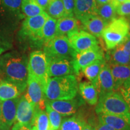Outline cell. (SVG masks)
I'll return each instance as SVG.
<instances>
[{
  "label": "cell",
  "mask_w": 130,
  "mask_h": 130,
  "mask_svg": "<svg viewBox=\"0 0 130 130\" xmlns=\"http://www.w3.org/2000/svg\"><path fill=\"white\" fill-rule=\"evenodd\" d=\"M28 59L25 55L7 53L1 59V68L4 79L16 84L24 93L27 86Z\"/></svg>",
  "instance_id": "1"
},
{
  "label": "cell",
  "mask_w": 130,
  "mask_h": 130,
  "mask_svg": "<svg viewBox=\"0 0 130 130\" xmlns=\"http://www.w3.org/2000/svg\"><path fill=\"white\" fill-rule=\"evenodd\" d=\"M78 90L77 79L74 75L50 78L45 91L47 100H68L74 99Z\"/></svg>",
  "instance_id": "2"
},
{
  "label": "cell",
  "mask_w": 130,
  "mask_h": 130,
  "mask_svg": "<svg viewBox=\"0 0 130 130\" xmlns=\"http://www.w3.org/2000/svg\"><path fill=\"white\" fill-rule=\"evenodd\" d=\"M96 112L98 115L103 113L120 116L130 124V110L122 96L118 91L100 98Z\"/></svg>",
  "instance_id": "3"
},
{
  "label": "cell",
  "mask_w": 130,
  "mask_h": 130,
  "mask_svg": "<svg viewBox=\"0 0 130 130\" xmlns=\"http://www.w3.org/2000/svg\"><path fill=\"white\" fill-rule=\"evenodd\" d=\"M129 34L128 19L125 17L115 19L107 25L101 36L107 50H113L127 38Z\"/></svg>",
  "instance_id": "4"
},
{
  "label": "cell",
  "mask_w": 130,
  "mask_h": 130,
  "mask_svg": "<svg viewBox=\"0 0 130 130\" xmlns=\"http://www.w3.org/2000/svg\"><path fill=\"white\" fill-rule=\"evenodd\" d=\"M43 52L47 57L63 58L70 60H74L77 54L66 36H56L44 45Z\"/></svg>",
  "instance_id": "5"
},
{
  "label": "cell",
  "mask_w": 130,
  "mask_h": 130,
  "mask_svg": "<svg viewBox=\"0 0 130 130\" xmlns=\"http://www.w3.org/2000/svg\"><path fill=\"white\" fill-rule=\"evenodd\" d=\"M48 58L43 51H35L30 54L28 61V74L36 78L45 89L50 78L48 74Z\"/></svg>",
  "instance_id": "6"
},
{
  "label": "cell",
  "mask_w": 130,
  "mask_h": 130,
  "mask_svg": "<svg viewBox=\"0 0 130 130\" xmlns=\"http://www.w3.org/2000/svg\"><path fill=\"white\" fill-rule=\"evenodd\" d=\"M49 16L45 12L41 14L27 18L22 23L21 32L24 36L28 37L32 40L42 43L41 31Z\"/></svg>",
  "instance_id": "7"
},
{
  "label": "cell",
  "mask_w": 130,
  "mask_h": 130,
  "mask_svg": "<svg viewBox=\"0 0 130 130\" xmlns=\"http://www.w3.org/2000/svg\"><path fill=\"white\" fill-rule=\"evenodd\" d=\"M67 37L71 46L77 53L100 47L96 37L84 30L76 31L69 34Z\"/></svg>",
  "instance_id": "8"
},
{
  "label": "cell",
  "mask_w": 130,
  "mask_h": 130,
  "mask_svg": "<svg viewBox=\"0 0 130 130\" xmlns=\"http://www.w3.org/2000/svg\"><path fill=\"white\" fill-rule=\"evenodd\" d=\"M27 92L24 94L30 102L35 105L38 109L45 110L46 107L45 89L42 84L31 75H28Z\"/></svg>",
  "instance_id": "9"
},
{
  "label": "cell",
  "mask_w": 130,
  "mask_h": 130,
  "mask_svg": "<svg viewBox=\"0 0 130 130\" xmlns=\"http://www.w3.org/2000/svg\"><path fill=\"white\" fill-rule=\"evenodd\" d=\"M47 58L49 78L60 77L75 74L73 66V60L63 58Z\"/></svg>",
  "instance_id": "10"
},
{
  "label": "cell",
  "mask_w": 130,
  "mask_h": 130,
  "mask_svg": "<svg viewBox=\"0 0 130 130\" xmlns=\"http://www.w3.org/2000/svg\"><path fill=\"white\" fill-rule=\"evenodd\" d=\"M35 113V105L27 100L25 95L19 98L16 111V122L23 123L31 128Z\"/></svg>",
  "instance_id": "11"
},
{
  "label": "cell",
  "mask_w": 130,
  "mask_h": 130,
  "mask_svg": "<svg viewBox=\"0 0 130 130\" xmlns=\"http://www.w3.org/2000/svg\"><path fill=\"white\" fill-rule=\"evenodd\" d=\"M103 58H104V53L100 47L80 53H77L75 58L73 60L75 73L76 75H78L79 72L83 68L98 60Z\"/></svg>",
  "instance_id": "12"
},
{
  "label": "cell",
  "mask_w": 130,
  "mask_h": 130,
  "mask_svg": "<svg viewBox=\"0 0 130 130\" xmlns=\"http://www.w3.org/2000/svg\"><path fill=\"white\" fill-rule=\"evenodd\" d=\"M19 98L1 101V124L10 128L16 122V111Z\"/></svg>",
  "instance_id": "13"
},
{
  "label": "cell",
  "mask_w": 130,
  "mask_h": 130,
  "mask_svg": "<svg viewBox=\"0 0 130 130\" xmlns=\"http://www.w3.org/2000/svg\"><path fill=\"white\" fill-rule=\"evenodd\" d=\"M97 89L99 98L114 92L113 78L108 63H105L99 75Z\"/></svg>",
  "instance_id": "14"
},
{
  "label": "cell",
  "mask_w": 130,
  "mask_h": 130,
  "mask_svg": "<svg viewBox=\"0 0 130 130\" xmlns=\"http://www.w3.org/2000/svg\"><path fill=\"white\" fill-rule=\"evenodd\" d=\"M96 10L95 0H75L74 16L80 22L97 14Z\"/></svg>",
  "instance_id": "15"
},
{
  "label": "cell",
  "mask_w": 130,
  "mask_h": 130,
  "mask_svg": "<svg viewBox=\"0 0 130 130\" xmlns=\"http://www.w3.org/2000/svg\"><path fill=\"white\" fill-rule=\"evenodd\" d=\"M81 23L84 31L96 37H101L102 32L109 24L97 14L81 21Z\"/></svg>",
  "instance_id": "16"
},
{
  "label": "cell",
  "mask_w": 130,
  "mask_h": 130,
  "mask_svg": "<svg viewBox=\"0 0 130 130\" xmlns=\"http://www.w3.org/2000/svg\"><path fill=\"white\" fill-rule=\"evenodd\" d=\"M46 102L55 111L60 114L61 116H68L74 115L77 111L78 102L76 100H46Z\"/></svg>",
  "instance_id": "17"
},
{
  "label": "cell",
  "mask_w": 130,
  "mask_h": 130,
  "mask_svg": "<svg viewBox=\"0 0 130 130\" xmlns=\"http://www.w3.org/2000/svg\"><path fill=\"white\" fill-rule=\"evenodd\" d=\"M114 80V91L119 89L126 81L130 79V66L108 64Z\"/></svg>",
  "instance_id": "18"
},
{
  "label": "cell",
  "mask_w": 130,
  "mask_h": 130,
  "mask_svg": "<svg viewBox=\"0 0 130 130\" xmlns=\"http://www.w3.org/2000/svg\"><path fill=\"white\" fill-rule=\"evenodd\" d=\"M81 30L78 20L74 16H64L57 22V36H67Z\"/></svg>",
  "instance_id": "19"
},
{
  "label": "cell",
  "mask_w": 130,
  "mask_h": 130,
  "mask_svg": "<svg viewBox=\"0 0 130 130\" xmlns=\"http://www.w3.org/2000/svg\"><path fill=\"white\" fill-rule=\"evenodd\" d=\"M79 93L83 100L90 105H95L99 100L98 91L90 81H84L79 84Z\"/></svg>",
  "instance_id": "20"
},
{
  "label": "cell",
  "mask_w": 130,
  "mask_h": 130,
  "mask_svg": "<svg viewBox=\"0 0 130 130\" xmlns=\"http://www.w3.org/2000/svg\"><path fill=\"white\" fill-rule=\"evenodd\" d=\"M100 122L108 125L115 130H130V124L124 119L116 115L99 114Z\"/></svg>",
  "instance_id": "21"
},
{
  "label": "cell",
  "mask_w": 130,
  "mask_h": 130,
  "mask_svg": "<svg viewBox=\"0 0 130 130\" xmlns=\"http://www.w3.org/2000/svg\"><path fill=\"white\" fill-rule=\"evenodd\" d=\"M22 92L16 84L6 80L0 81V101H6L19 98Z\"/></svg>",
  "instance_id": "22"
},
{
  "label": "cell",
  "mask_w": 130,
  "mask_h": 130,
  "mask_svg": "<svg viewBox=\"0 0 130 130\" xmlns=\"http://www.w3.org/2000/svg\"><path fill=\"white\" fill-rule=\"evenodd\" d=\"M105 63L106 62L104 58L98 60L81 70L84 75L89 79V81L93 83L96 88L99 75Z\"/></svg>",
  "instance_id": "23"
},
{
  "label": "cell",
  "mask_w": 130,
  "mask_h": 130,
  "mask_svg": "<svg viewBox=\"0 0 130 130\" xmlns=\"http://www.w3.org/2000/svg\"><path fill=\"white\" fill-rule=\"evenodd\" d=\"M108 57V64L130 66V56L124 51L121 45L111 50Z\"/></svg>",
  "instance_id": "24"
},
{
  "label": "cell",
  "mask_w": 130,
  "mask_h": 130,
  "mask_svg": "<svg viewBox=\"0 0 130 130\" xmlns=\"http://www.w3.org/2000/svg\"><path fill=\"white\" fill-rule=\"evenodd\" d=\"M57 20L49 16L41 31V41L43 45L46 44L57 36Z\"/></svg>",
  "instance_id": "25"
},
{
  "label": "cell",
  "mask_w": 130,
  "mask_h": 130,
  "mask_svg": "<svg viewBox=\"0 0 130 130\" xmlns=\"http://www.w3.org/2000/svg\"><path fill=\"white\" fill-rule=\"evenodd\" d=\"M118 4L115 1L97 6L96 14L108 23L116 18V7Z\"/></svg>",
  "instance_id": "26"
},
{
  "label": "cell",
  "mask_w": 130,
  "mask_h": 130,
  "mask_svg": "<svg viewBox=\"0 0 130 130\" xmlns=\"http://www.w3.org/2000/svg\"><path fill=\"white\" fill-rule=\"evenodd\" d=\"M45 12L50 17L57 20L66 16L61 0H51Z\"/></svg>",
  "instance_id": "27"
},
{
  "label": "cell",
  "mask_w": 130,
  "mask_h": 130,
  "mask_svg": "<svg viewBox=\"0 0 130 130\" xmlns=\"http://www.w3.org/2000/svg\"><path fill=\"white\" fill-rule=\"evenodd\" d=\"M21 10L27 18L32 17L45 12L35 0H22Z\"/></svg>",
  "instance_id": "28"
},
{
  "label": "cell",
  "mask_w": 130,
  "mask_h": 130,
  "mask_svg": "<svg viewBox=\"0 0 130 130\" xmlns=\"http://www.w3.org/2000/svg\"><path fill=\"white\" fill-rule=\"evenodd\" d=\"M32 126H35L37 130H51L50 121L46 110L36 108Z\"/></svg>",
  "instance_id": "29"
},
{
  "label": "cell",
  "mask_w": 130,
  "mask_h": 130,
  "mask_svg": "<svg viewBox=\"0 0 130 130\" xmlns=\"http://www.w3.org/2000/svg\"><path fill=\"white\" fill-rule=\"evenodd\" d=\"M86 124L82 119L73 116L63 120L60 130H83Z\"/></svg>",
  "instance_id": "30"
},
{
  "label": "cell",
  "mask_w": 130,
  "mask_h": 130,
  "mask_svg": "<svg viewBox=\"0 0 130 130\" xmlns=\"http://www.w3.org/2000/svg\"><path fill=\"white\" fill-rule=\"evenodd\" d=\"M45 104H46L45 110H46L49 121H50L51 130H58L60 129L61 122H62L61 115L58 112L54 110L46 102H45Z\"/></svg>",
  "instance_id": "31"
},
{
  "label": "cell",
  "mask_w": 130,
  "mask_h": 130,
  "mask_svg": "<svg viewBox=\"0 0 130 130\" xmlns=\"http://www.w3.org/2000/svg\"><path fill=\"white\" fill-rule=\"evenodd\" d=\"M22 0H0V4L9 12L19 13Z\"/></svg>",
  "instance_id": "32"
},
{
  "label": "cell",
  "mask_w": 130,
  "mask_h": 130,
  "mask_svg": "<svg viewBox=\"0 0 130 130\" xmlns=\"http://www.w3.org/2000/svg\"><path fill=\"white\" fill-rule=\"evenodd\" d=\"M118 92H119L125 101L130 110V79L126 81L121 87L119 89Z\"/></svg>",
  "instance_id": "33"
},
{
  "label": "cell",
  "mask_w": 130,
  "mask_h": 130,
  "mask_svg": "<svg viewBox=\"0 0 130 130\" xmlns=\"http://www.w3.org/2000/svg\"><path fill=\"white\" fill-rule=\"evenodd\" d=\"M116 13L122 17H130V0L118 5L116 7Z\"/></svg>",
  "instance_id": "34"
},
{
  "label": "cell",
  "mask_w": 130,
  "mask_h": 130,
  "mask_svg": "<svg viewBox=\"0 0 130 130\" xmlns=\"http://www.w3.org/2000/svg\"><path fill=\"white\" fill-rule=\"evenodd\" d=\"M66 16H74L75 0H61Z\"/></svg>",
  "instance_id": "35"
},
{
  "label": "cell",
  "mask_w": 130,
  "mask_h": 130,
  "mask_svg": "<svg viewBox=\"0 0 130 130\" xmlns=\"http://www.w3.org/2000/svg\"><path fill=\"white\" fill-rule=\"evenodd\" d=\"M30 126L24 125L23 123L15 122L13 125V126L11 130H30Z\"/></svg>",
  "instance_id": "36"
},
{
  "label": "cell",
  "mask_w": 130,
  "mask_h": 130,
  "mask_svg": "<svg viewBox=\"0 0 130 130\" xmlns=\"http://www.w3.org/2000/svg\"><path fill=\"white\" fill-rule=\"evenodd\" d=\"M121 45L122 46L124 51L130 56V35Z\"/></svg>",
  "instance_id": "37"
},
{
  "label": "cell",
  "mask_w": 130,
  "mask_h": 130,
  "mask_svg": "<svg viewBox=\"0 0 130 130\" xmlns=\"http://www.w3.org/2000/svg\"><path fill=\"white\" fill-rule=\"evenodd\" d=\"M35 1L43 10L45 11L51 0H35Z\"/></svg>",
  "instance_id": "38"
},
{
  "label": "cell",
  "mask_w": 130,
  "mask_h": 130,
  "mask_svg": "<svg viewBox=\"0 0 130 130\" xmlns=\"http://www.w3.org/2000/svg\"><path fill=\"white\" fill-rule=\"evenodd\" d=\"M95 130H115L113 128L108 125L105 124V123L100 122L99 124L95 128Z\"/></svg>",
  "instance_id": "39"
},
{
  "label": "cell",
  "mask_w": 130,
  "mask_h": 130,
  "mask_svg": "<svg viewBox=\"0 0 130 130\" xmlns=\"http://www.w3.org/2000/svg\"><path fill=\"white\" fill-rule=\"evenodd\" d=\"M112 1H113V0H95L97 6L107 4V3L111 2Z\"/></svg>",
  "instance_id": "40"
},
{
  "label": "cell",
  "mask_w": 130,
  "mask_h": 130,
  "mask_svg": "<svg viewBox=\"0 0 130 130\" xmlns=\"http://www.w3.org/2000/svg\"><path fill=\"white\" fill-rule=\"evenodd\" d=\"M83 130H95V128L92 127V126L90 125L86 124V125L84 126V127Z\"/></svg>",
  "instance_id": "41"
},
{
  "label": "cell",
  "mask_w": 130,
  "mask_h": 130,
  "mask_svg": "<svg viewBox=\"0 0 130 130\" xmlns=\"http://www.w3.org/2000/svg\"><path fill=\"white\" fill-rule=\"evenodd\" d=\"M113 1H115L117 4L119 5V4H121V3L125 2L126 1H128V0H113Z\"/></svg>",
  "instance_id": "42"
},
{
  "label": "cell",
  "mask_w": 130,
  "mask_h": 130,
  "mask_svg": "<svg viewBox=\"0 0 130 130\" xmlns=\"http://www.w3.org/2000/svg\"><path fill=\"white\" fill-rule=\"evenodd\" d=\"M10 128L7 127V126H6L0 125V130H10Z\"/></svg>",
  "instance_id": "43"
},
{
  "label": "cell",
  "mask_w": 130,
  "mask_h": 130,
  "mask_svg": "<svg viewBox=\"0 0 130 130\" xmlns=\"http://www.w3.org/2000/svg\"><path fill=\"white\" fill-rule=\"evenodd\" d=\"M129 18V19H128V25H129V34L130 35V17H128Z\"/></svg>",
  "instance_id": "44"
},
{
  "label": "cell",
  "mask_w": 130,
  "mask_h": 130,
  "mask_svg": "<svg viewBox=\"0 0 130 130\" xmlns=\"http://www.w3.org/2000/svg\"><path fill=\"white\" fill-rule=\"evenodd\" d=\"M1 101H0V119H1ZM0 124H1V121H0Z\"/></svg>",
  "instance_id": "45"
},
{
  "label": "cell",
  "mask_w": 130,
  "mask_h": 130,
  "mask_svg": "<svg viewBox=\"0 0 130 130\" xmlns=\"http://www.w3.org/2000/svg\"><path fill=\"white\" fill-rule=\"evenodd\" d=\"M30 130H37V129H36V128L35 126H32V127L31 128V129Z\"/></svg>",
  "instance_id": "46"
}]
</instances>
